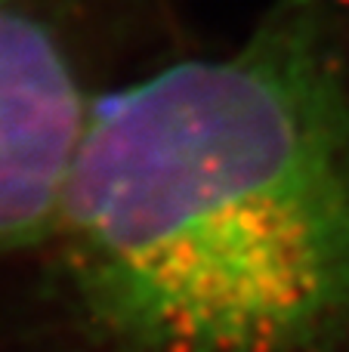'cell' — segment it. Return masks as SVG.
Masks as SVG:
<instances>
[{
	"mask_svg": "<svg viewBox=\"0 0 349 352\" xmlns=\"http://www.w3.org/2000/svg\"><path fill=\"white\" fill-rule=\"evenodd\" d=\"M87 352H349V56L334 0L96 93L43 244Z\"/></svg>",
	"mask_w": 349,
	"mask_h": 352,
	"instance_id": "6da1fadb",
	"label": "cell"
},
{
	"mask_svg": "<svg viewBox=\"0 0 349 352\" xmlns=\"http://www.w3.org/2000/svg\"><path fill=\"white\" fill-rule=\"evenodd\" d=\"M0 6H19V0H0Z\"/></svg>",
	"mask_w": 349,
	"mask_h": 352,
	"instance_id": "3957f363",
	"label": "cell"
},
{
	"mask_svg": "<svg viewBox=\"0 0 349 352\" xmlns=\"http://www.w3.org/2000/svg\"><path fill=\"white\" fill-rule=\"evenodd\" d=\"M93 99L59 34L0 6V256L49 241Z\"/></svg>",
	"mask_w": 349,
	"mask_h": 352,
	"instance_id": "7a4b0ae2",
	"label": "cell"
}]
</instances>
